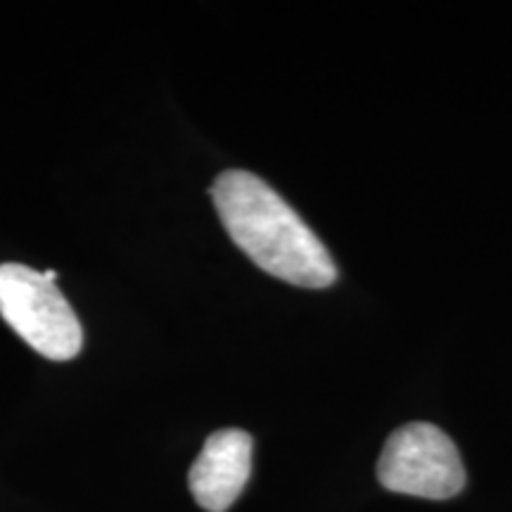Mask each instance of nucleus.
Returning a JSON list of instances; mask_svg holds the SVG:
<instances>
[{"label":"nucleus","mask_w":512,"mask_h":512,"mask_svg":"<svg viewBox=\"0 0 512 512\" xmlns=\"http://www.w3.org/2000/svg\"><path fill=\"white\" fill-rule=\"evenodd\" d=\"M0 316L50 361H69L83 347V328L74 309L36 268L0 264Z\"/></svg>","instance_id":"nucleus-2"},{"label":"nucleus","mask_w":512,"mask_h":512,"mask_svg":"<svg viewBox=\"0 0 512 512\" xmlns=\"http://www.w3.org/2000/svg\"><path fill=\"white\" fill-rule=\"evenodd\" d=\"M252 446V437L233 427L214 432L204 441L188 475V486L200 508L226 512L238 501L252 475Z\"/></svg>","instance_id":"nucleus-4"},{"label":"nucleus","mask_w":512,"mask_h":512,"mask_svg":"<svg viewBox=\"0 0 512 512\" xmlns=\"http://www.w3.org/2000/svg\"><path fill=\"white\" fill-rule=\"evenodd\" d=\"M223 228L261 271L285 283L323 290L337 280L328 249L302 216L249 171H223L211 188Z\"/></svg>","instance_id":"nucleus-1"},{"label":"nucleus","mask_w":512,"mask_h":512,"mask_svg":"<svg viewBox=\"0 0 512 512\" xmlns=\"http://www.w3.org/2000/svg\"><path fill=\"white\" fill-rule=\"evenodd\" d=\"M377 479L394 494L446 501L463 491L465 467L446 432L430 422H411L384 444Z\"/></svg>","instance_id":"nucleus-3"}]
</instances>
